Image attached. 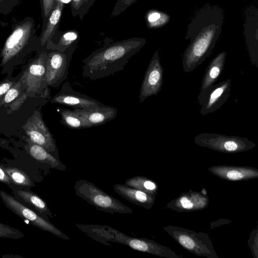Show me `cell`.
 I'll use <instances>...</instances> for the list:
<instances>
[{
    "label": "cell",
    "mask_w": 258,
    "mask_h": 258,
    "mask_svg": "<svg viewBox=\"0 0 258 258\" xmlns=\"http://www.w3.org/2000/svg\"><path fill=\"white\" fill-rule=\"evenodd\" d=\"M224 18L219 6L207 4L188 23L185 38L190 43L182 55L184 72L195 70L208 57L220 37Z\"/></svg>",
    "instance_id": "6da1fadb"
},
{
    "label": "cell",
    "mask_w": 258,
    "mask_h": 258,
    "mask_svg": "<svg viewBox=\"0 0 258 258\" xmlns=\"http://www.w3.org/2000/svg\"><path fill=\"white\" fill-rule=\"evenodd\" d=\"M146 42L145 38L133 37L96 49L82 61L83 76L96 80L122 71L129 59L142 49Z\"/></svg>",
    "instance_id": "7a4b0ae2"
},
{
    "label": "cell",
    "mask_w": 258,
    "mask_h": 258,
    "mask_svg": "<svg viewBox=\"0 0 258 258\" xmlns=\"http://www.w3.org/2000/svg\"><path fill=\"white\" fill-rule=\"evenodd\" d=\"M75 226L91 238L103 243L117 242L140 251L157 255L162 253V249L155 242L145 238L129 236L108 226L77 223Z\"/></svg>",
    "instance_id": "3957f363"
},
{
    "label": "cell",
    "mask_w": 258,
    "mask_h": 258,
    "mask_svg": "<svg viewBox=\"0 0 258 258\" xmlns=\"http://www.w3.org/2000/svg\"><path fill=\"white\" fill-rule=\"evenodd\" d=\"M76 195L93 206L98 210L111 214H131L133 210L93 183L80 179L74 185Z\"/></svg>",
    "instance_id": "277c9868"
},
{
    "label": "cell",
    "mask_w": 258,
    "mask_h": 258,
    "mask_svg": "<svg viewBox=\"0 0 258 258\" xmlns=\"http://www.w3.org/2000/svg\"><path fill=\"white\" fill-rule=\"evenodd\" d=\"M0 197L7 208L22 219L28 220L33 226L63 239H70L68 236L52 224L49 220L23 204L15 197L3 190H0Z\"/></svg>",
    "instance_id": "5b68a950"
},
{
    "label": "cell",
    "mask_w": 258,
    "mask_h": 258,
    "mask_svg": "<svg viewBox=\"0 0 258 258\" xmlns=\"http://www.w3.org/2000/svg\"><path fill=\"white\" fill-rule=\"evenodd\" d=\"M194 141L199 146L228 153L246 151L255 146L246 138L215 133L198 134L195 137Z\"/></svg>",
    "instance_id": "8992f818"
},
{
    "label": "cell",
    "mask_w": 258,
    "mask_h": 258,
    "mask_svg": "<svg viewBox=\"0 0 258 258\" xmlns=\"http://www.w3.org/2000/svg\"><path fill=\"white\" fill-rule=\"evenodd\" d=\"M76 44L69 47L64 51H52L47 54L45 81L48 86H59L68 78L69 68Z\"/></svg>",
    "instance_id": "52a82bcc"
},
{
    "label": "cell",
    "mask_w": 258,
    "mask_h": 258,
    "mask_svg": "<svg viewBox=\"0 0 258 258\" xmlns=\"http://www.w3.org/2000/svg\"><path fill=\"white\" fill-rule=\"evenodd\" d=\"M23 128L32 142L42 147L59 159L55 140L40 112L35 111L23 125Z\"/></svg>",
    "instance_id": "ba28073f"
},
{
    "label": "cell",
    "mask_w": 258,
    "mask_h": 258,
    "mask_svg": "<svg viewBox=\"0 0 258 258\" xmlns=\"http://www.w3.org/2000/svg\"><path fill=\"white\" fill-rule=\"evenodd\" d=\"M163 82V69L161 64L158 50L152 57L145 73L140 91V103L148 97L157 95L161 91Z\"/></svg>",
    "instance_id": "9c48e42d"
},
{
    "label": "cell",
    "mask_w": 258,
    "mask_h": 258,
    "mask_svg": "<svg viewBox=\"0 0 258 258\" xmlns=\"http://www.w3.org/2000/svg\"><path fill=\"white\" fill-rule=\"evenodd\" d=\"M231 85V79H227L214 85L203 95L198 96L201 114L212 113L226 103L230 95Z\"/></svg>",
    "instance_id": "30bf717a"
},
{
    "label": "cell",
    "mask_w": 258,
    "mask_h": 258,
    "mask_svg": "<svg viewBox=\"0 0 258 258\" xmlns=\"http://www.w3.org/2000/svg\"><path fill=\"white\" fill-rule=\"evenodd\" d=\"M53 103L64 105L73 109H89L104 105L95 99L74 90L67 81L62 84L59 91L51 100Z\"/></svg>",
    "instance_id": "8fae6325"
},
{
    "label": "cell",
    "mask_w": 258,
    "mask_h": 258,
    "mask_svg": "<svg viewBox=\"0 0 258 258\" xmlns=\"http://www.w3.org/2000/svg\"><path fill=\"white\" fill-rule=\"evenodd\" d=\"M47 53H41L29 65L21 77V81L27 91L37 92L46 89L45 81Z\"/></svg>",
    "instance_id": "7c38bea8"
},
{
    "label": "cell",
    "mask_w": 258,
    "mask_h": 258,
    "mask_svg": "<svg viewBox=\"0 0 258 258\" xmlns=\"http://www.w3.org/2000/svg\"><path fill=\"white\" fill-rule=\"evenodd\" d=\"M32 24L26 22L17 26L7 39L2 50V65L6 64L23 48L30 36Z\"/></svg>",
    "instance_id": "4fadbf2b"
},
{
    "label": "cell",
    "mask_w": 258,
    "mask_h": 258,
    "mask_svg": "<svg viewBox=\"0 0 258 258\" xmlns=\"http://www.w3.org/2000/svg\"><path fill=\"white\" fill-rule=\"evenodd\" d=\"M247 50L252 66L258 68V11L248 15L243 24Z\"/></svg>",
    "instance_id": "5bb4252c"
},
{
    "label": "cell",
    "mask_w": 258,
    "mask_h": 258,
    "mask_svg": "<svg viewBox=\"0 0 258 258\" xmlns=\"http://www.w3.org/2000/svg\"><path fill=\"white\" fill-rule=\"evenodd\" d=\"M77 109L88 128L104 124L114 119L117 113L116 108L105 105L86 110Z\"/></svg>",
    "instance_id": "9a60e30c"
},
{
    "label": "cell",
    "mask_w": 258,
    "mask_h": 258,
    "mask_svg": "<svg viewBox=\"0 0 258 258\" xmlns=\"http://www.w3.org/2000/svg\"><path fill=\"white\" fill-rule=\"evenodd\" d=\"M226 55L225 51H222L218 54L209 63L203 78L198 96L203 95L211 88L221 75Z\"/></svg>",
    "instance_id": "2e32d148"
},
{
    "label": "cell",
    "mask_w": 258,
    "mask_h": 258,
    "mask_svg": "<svg viewBox=\"0 0 258 258\" xmlns=\"http://www.w3.org/2000/svg\"><path fill=\"white\" fill-rule=\"evenodd\" d=\"M114 191L130 203L149 209L153 202L150 194L121 184L113 185Z\"/></svg>",
    "instance_id": "e0dca14e"
},
{
    "label": "cell",
    "mask_w": 258,
    "mask_h": 258,
    "mask_svg": "<svg viewBox=\"0 0 258 258\" xmlns=\"http://www.w3.org/2000/svg\"><path fill=\"white\" fill-rule=\"evenodd\" d=\"M29 155L35 160L46 164L50 168L65 170L67 167L58 158L54 156L42 147L31 142L28 146Z\"/></svg>",
    "instance_id": "ac0fdd59"
},
{
    "label": "cell",
    "mask_w": 258,
    "mask_h": 258,
    "mask_svg": "<svg viewBox=\"0 0 258 258\" xmlns=\"http://www.w3.org/2000/svg\"><path fill=\"white\" fill-rule=\"evenodd\" d=\"M16 195L25 202L33 207L41 216L45 219L49 220L53 217L52 214L45 201L37 194L28 189H22L17 190Z\"/></svg>",
    "instance_id": "d6986e66"
},
{
    "label": "cell",
    "mask_w": 258,
    "mask_h": 258,
    "mask_svg": "<svg viewBox=\"0 0 258 258\" xmlns=\"http://www.w3.org/2000/svg\"><path fill=\"white\" fill-rule=\"evenodd\" d=\"M64 3L55 0L54 7L48 18L46 26L41 38V44L44 46L52 37L60 21Z\"/></svg>",
    "instance_id": "ffe728a7"
},
{
    "label": "cell",
    "mask_w": 258,
    "mask_h": 258,
    "mask_svg": "<svg viewBox=\"0 0 258 258\" xmlns=\"http://www.w3.org/2000/svg\"><path fill=\"white\" fill-rule=\"evenodd\" d=\"M58 111L61 116L59 122L66 127L76 130L88 128L77 109L59 108Z\"/></svg>",
    "instance_id": "44dd1931"
},
{
    "label": "cell",
    "mask_w": 258,
    "mask_h": 258,
    "mask_svg": "<svg viewBox=\"0 0 258 258\" xmlns=\"http://www.w3.org/2000/svg\"><path fill=\"white\" fill-rule=\"evenodd\" d=\"M2 166L11 178L13 185L30 187L34 186L29 176L24 171L15 167Z\"/></svg>",
    "instance_id": "7402d4cb"
},
{
    "label": "cell",
    "mask_w": 258,
    "mask_h": 258,
    "mask_svg": "<svg viewBox=\"0 0 258 258\" xmlns=\"http://www.w3.org/2000/svg\"><path fill=\"white\" fill-rule=\"evenodd\" d=\"M170 20V16L165 12L152 10L146 15L147 26L150 29H157L165 25Z\"/></svg>",
    "instance_id": "603a6c76"
},
{
    "label": "cell",
    "mask_w": 258,
    "mask_h": 258,
    "mask_svg": "<svg viewBox=\"0 0 258 258\" xmlns=\"http://www.w3.org/2000/svg\"><path fill=\"white\" fill-rule=\"evenodd\" d=\"M124 184L150 195L156 188V185L154 182L145 177L139 176L131 177L127 179L125 181Z\"/></svg>",
    "instance_id": "cb8c5ba5"
},
{
    "label": "cell",
    "mask_w": 258,
    "mask_h": 258,
    "mask_svg": "<svg viewBox=\"0 0 258 258\" xmlns=\"http://www.w3.org/2000/svg\"><path fill=\"white\" fill-rule=\"evenodd\" d=\"M96 0H71L72 16L78 17L82 20Z\"/></svg>",
    "instance_id": "d4e9b609"
},
{
    "label": "cell",
    "mask_w": 258,
    "mask_h": 258,
    "mask_svg": "<svg viewBox=\"0 0 258 258\" xmlns=\"http://www.w3.org/2000/svg\"><path fill=\"white\" fill-rule=\"evenodd\" d=\"M78 38V32L76 30H68L62 32L58 42L54 44V50L64 51L69 47L76 44Z\"/></svg>",
    "instance_id": "484cf974"
},
{
    "label": "cell",
    "mask_w": 258,
    "mask_h": 258,
    "mask_svg": "<svg viewBox=\"0 0 258 258\" xmlns=\"http://www.w3.org/2000/svg\"><path fill=\"white\" fill-rule=\"evenodd\" d=\"M25 237L20 230L0 222V238L18 239Z\"/></svg>",
    "instance_id": "4316f807"
},
{
    "label": "cell",
    "mask_w": 258,
    "mask_h": 258,
    "mask_svg": "<svg viewBox=\"0 0 258 258\" xmlns=\"http://www.w3.org/2000/svg\"><path fill=\"white\" fill-rule=\"evenodd\" d=\"M137 1V0H117L111 13L110 17L113 18L119 16Z\"/></svg>",
    "instance_id": "83f0119b"
},
{
    "label": "cell",
    "mask_w": 258,
    "mask_h": 258,
    "mask_svg": "<svg viewBox=\"0 0 258 258\" xmlns=\"http://www.w3.org/2000/svg\"><path fill=\"white\" fill-rule=\"evenodd\" d=\"M21 85L20 80L14 84L5 94L4 102L9 103L15 100L20 94Z\"/></svg>",
    "instance_id": "f1b7e54d"
},
{
    "label": "cell",
    "mask_w": 258,
    "mask_h": 258,
    "mask_svg": "<svg viewBox=\"0 0 258 258\" xmlns=\"http://www.w3.org/2000/svg\"><path fill=\"white\" fill-rule=\"evenodd\" d=\"M41 2L44 17L48 19L54 7L55 0H41Z\"/></svg>",
    "instance_id": "f546056e"
},
{
    "label": "cell",
    "mask_w": 258,
    "mask_h": 258,
    "mask_svg": "<svg viewBox=\"0 0 258 258\" xmlns=\"http://www.w3.org/2000/svg\"><path fill=\"white\" fill-rule=\"evenodd\" d=\"M243 172L238 170H231L227 172L226 177L231 180H239L244 177Z\"/></svg>",
    "instance_id": "4dcf8cb0"
},
{
    "label": "cell",
    "mask_w": 258,
    "mask_h": 258,
    "mask_svg": "<svg viewBox=\"0 0 258 258\" xmlns=\"http://www.w3.org/2000/svg\"><path fill=\"white\" fill-rule=\"evenodd\" d=\"M14 84V82L9 80L0 82V98L6 94Z\"/></svg>",
    "instance_id": "1f68e13d"
},
{
    "label": "cell",
    "mask_w": 258,
    "mask_h": 258,
    "mask_svg": "<svg viewBox=\"0 0 258 258\" xmlns=\"http://www.w3.org/2000/svg\"><path fill=\"white\" fill-rule=\"evenodd\" d=\"M0 182L9 185H13L12 181L1 165H0Z\"/></svg>",
    "instance_id": "d6a6232c"
},
{
    "label": "cell",
    "mask_w": 258,
    "mask_h": 258,
    "mask_svg": "<svg viewBox=\"0 0 258 258\" xmlns=\"http://www.w3.org/2000/svg\"><path fill=\"white\" fill-rule=\"evenodd\" d=\"M180 202L184 208L190 209L193 207V204L186 197L182 198Z\"/></svg>",
    "instance_id": "836d02e7"
}]
</instances>
